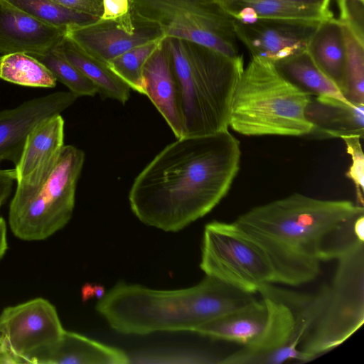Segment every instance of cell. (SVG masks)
Returning <instances> with one entry per match:
<instances>
[{
    "label": "cell",
    "instance_id": "1",
    "mask_svg": "<svg viewBox=\"0 0 364 364\" xmlns=\"http://www.w3.org/2000/svg\"><path fill=\"white\" fill-rule=\"evenodd\" d=\"M240 156V142L228 129L177 139L135 178L129 193L133 213L164 231L184 228L227 195Z\"/></svg>",
    "mask_w": 364,
    "mask_h": 364
},
{
    "label": "cell",
    "instance_id": "2",
    "mask_svg": "<svg viewBox=\"0 0 364 364\" xmlns=\"http://www.w3.org/2000/svg\"><path fill=\"white\" fill-rule=\"evenodd\" d=\"M362 215L363 205L350 200L295 193L254 207L233 223L264 250L275 283L299 286L318 276L322 262L361 241L353 225Z\"/></svg>",
    "mask_w": 364,
    "mask_h": 364
},
{
    "label": "cell",
    "instance_id": "3",
    "mask_svg": "<svg viewBox=\"0 0 364 364\" xmlns=\"http://www.w3.org/2000/svg\"><path fill=\"white\" fill-rule=\"evenodd\" d=\"M211 276L196 285L158 290L117 283L96 305L109 326L123 334L193 331L200 326L241 308L255 298Z\"/></svg>",
    "mask_w": 364,
    "mask_h": 364
},
{
    "label": "cell",
    "instance_id": "4",
    "mask_svg": "<svg viewBox=\"0 0 364 364\" xmlns=\"http://www.w3.org/2000/svg\"><path fill=\"white\" fill-rule=\"evenodd\" d=\"M177 79L185 136L227 130L232 97L244 70L231 58L193 42L166 37Z\"/></svg>",
    "mask_w": 364,
    "mask_h": 364
},
{
    "label": "cell",
    "instance_id": "5",
    "mask_svg": "<svg viewBox=\"0 0 364 364\" xmlns=\"http://www.w3.org/2000/svg\"><path fill=\"white\" fill-rule=\"evenodd\" d=\"M310 98L272 61L252 57L234 92L229 127L245 136L308 135L312 129L306 117Z\"/></svg>",
    "mask_w": 364,
    "mask_h": 364
},
{
    "label": "cell",
    "instance_id": "6",
    "mask_svg": "<svg viewBox=\"0 0 364 364\" xmlns=\"http://www.w3.org/2000/svg\"><path fill=\"white\" fill-rule=\"evenodd\" d=\"M327 284L313 294L261 287L268 318L262 334L252 343L221 359L222 364H282L305 363L301 347L320 312Z\"/></svg>",
    "mask_w": 364,
    "mask_h": 364
},
{
    "label": "cell",
    "instance_id": "7",
    "mask_svg": "<svg viewBox=\"0 0 364 364\" xmlns=\"http://www.w3.org/2000/svg\"><path fill=\"white\" fill-rule=\"evenodd\" d=\"M336 260L321 309L301 347L305 363L342 344L364 323V242Z\"/></svg>",
    "mask_w": 364,
    "mask_h": 364
},
{
    "label": "cell",
    "instance_id": "8",
    "mask_svg": "<svg viewBox=\"0 0 364 364\" xmlns=\"http://www.w3.org/2000/svg\"><path fill=\"white\" fill-rule=\"evenodd\" d=\"M84 161L83 151L64 146L44 184L22 202L10 203L9 224L16 237L26 241L42 240L67 225L73 213Z\"/></svg>",
    "mask_w": 364,
    "mask_h": 364
},
{
    "label": "cell",
    "instance_id": "9",
    "mask_svg": "<svg viewBox=\"0 0 364 364\" xmlns=\"http://www.w3.org/2000/svg\"><path fill=\"white\" fill-rule=\"evenodd\" d=\"M200 267L205 275L253 294L263 285L275 283L264 250L233 222L205 225Z\"/></svg>",
    "mask_w": 364,
    "mask_h": 364
},
{
    "label": "cell",
    "instance_id": "10",
    "mask_svg": "<svg viewBox=\"0 0 364 364\" xmlns=\"http://www.w3.org/2000/svg\"><path fill=\"white\" fill-rule=\"evenodd\" d=\"M64 331L55 306L43 298L6 307L0 314V338L17 363H38Z\"/></svg>",
    "mask_w": 364,
    "mask_h": 364
},
{
    "label": "cell",
    "instance_id": "11",
    "mask_svg": "<svg viewBox=\"0 0 364 364\" xmlns=\"http://www.w3.org/2000/svg\"><path fill=\"white\" fill-rule=\"evenodd\" d=\"M131 18L68 27L65 36L89 54L108 63L136 46L165 37L161 26L132 10Z\"/></svg>",
    "mask_w": 364,
    "mask_h": 364
},
{
    "label": "cell",
    "instance_id": "12",
    "mask_svg": "<svg viewBox=\"0 0 364 364\" xmlns=\"http://www.w3.org/2000/svg\"><path fill=\"white\" fill-rule=\"evenodd\" d=\"M64 124L58 114L38 124L28 136L15 166L17 187L11 204L22 202L46 181L64 146Z\"/></svg>",
    "mask_w": 364,
    "mask_h": 364
},
{
    "label": "cell",
    "instance_id": "13",
    "mask_svg": "<svg viewBox=\"0 0 364 364\" xmlns=\"http://www.w3.org/2000/svg\"><path fill=\"white\" fill-rule=\"evenodd\" d=\"M319 23L260 18L245 24L235 19L233 28L252 57L275 62L305 50Z\"/></svg>",
    "mask_w": 364,
    "mask_h": 364
},
{
    "label": "cell",
    "instance_id": "14",
    "mask_svg": "<svg viewBox=\"0 0 364 364\" xmlns=\"http://www.w3.org/2000/svg\"><path fill=\"white\" fill-rule=\"evenodd\" d=\"M77 98L70 91H59L1 111L0 164L3 161H9L16 166L30 133L45 120L60 114Z\"/></svg>",
    "mask_w": 364,
    "mask_h": 364
},
{
    "label": "cell",
    "instance_id": "15",
    "mask_svg": "<svg viewBox=\"0 0 364 364\" xmlns=\"http://www.w3.org/2000/svg\"><path fill=\"white\" fill-rule=\"evenodd\" d=\"M153 20L161 26L165 37L189 41L231 58L241 55L236 45L233 18L173 11L159 14Z\"/></svg>",
    "mask_w": 364,
    "mask_h": 364
},
{
    "label": "cell",
    "instance_id": "16",
    "mask_svg": "<svg viewBox=\"0 0 364 364\" xmlns=\"http://www.w3.org/2000/svg\"><path fill=\"white\" fill-rule=\"evenodd\" d=\"M65 28L38 20L0 1V54L43 55L64 38Z\"/></svg>",
    "mask_w": 364,
    "mask_h": 364
},
{
    "label": "cell",
    "instance_id": "17",
    "mask_svg": "<svg viewBox=\"0 0 364 364\" xmlns=\"http://www.w3.org/2000/svg\"><path fill=\"white\" fill-rule=\"evenodd\" d=\"M143 77L144 95L164 118L176 139L185 136L179 89L166 37L146 60Z\"/></svg>",
    "mask_w": 364,
    "mask_h": 364
},
{
    "label": "cell",
    "instance_id": "18",
    "mask_svg": "<svg viewBox=\"0 0 364 364\" xmlns=\"http://www.w3.org/2000/svg\"><path fill=\"white\" fill-rule=\"evenodd\" d=\"M306 117L312 126L309 134L321 138L356 136L363 139L364 104L331 96H311Z\"/></svg>",
    "mask_w": 364,
    "mask_h": 364
},
{
    "label": "cell",
    "instance_id": "19",
    "mask_svg": "<svg viewBox=\"0 0 364 364\" xmlns=\"http://www.w3.org/2000/svg\"><path fill=\"white\" fill-rule=\"evenodd\" d=\"M268 318L264 302L255 299L248 304L210 321L195 333L215 339L250 344L263 332Z\"/></svg>",
    "mask_w": 364,
    "mask_h": 364
},
{
    "label": "cell",
    "instance_id": "20",
    "mask_svg": "<svg viewBox=\"0 0 364 364\" xmlns=\"http://www.w3.org/2000/svg\"><path fill=\"white\" fill-rule=\"evenodd\" d=\"M306 50L342 93L346 64L342 23L333 16L321 21L310 37Z\"/></svg>",
    "mask_w": 364,
    "mask_h": 364
},
{
    "label": "cell",
    "instance_id": "21",
    "mask_svg": "<svg viewBox=\"0 0 364 364\" xmlns=\"http://www.w3.org/2000/svg\"><path fill=\"white\" fill-rule=\"evenodd\" d=\"M130 363L122 350L77 333L65 331L61 339L38 360L40 364H124Z\"/></svg>",
    "mask_w": 364,
    "mask_h": 364
},
{
    "label": "cell",
    "instance_id": "22",
    "mask_svg": "<svg viewBox=\"0 0 364 364\" xmlns=\"http://www.w3.org/2000/svg\"><path fill=\"white\" fill-rule=\"evenodd\" d=\"M60 54L91 80L97 93L125 104L130 97V87L100 60L89 54L66 36L55 47Z\"/></svg>",
    "mask_w": 364,
    "mask_h": 364
},
{
    "label": "cell",
    "instance_id": "23",
    "mask_svg": "<svg viewBox=\"0 0 364 364\" xmlns=\"http://www.w3.org/2000/svg\"><path fill=\"white\" fill-rule=\"evenodd\" d=\"M272 63L288 81L310 96H331L346 100L339 88L317 67L306 50Z\"/></svg>",
    "mask_w": 364,
    "mask_h": 364
},
{
    "label": "cell",
    "instance_id": "24",
    "mask_svg": "<svg viewBox=\"0 0 364 364\" xmlns=\"http://www.w3.org/2000/svg\"><path fill=\"white\" fill-rule=\"evenodd\" d=\"M230 16L243 7H250L259 18H275L308 22H321L333 17L317 9L284 0H215Z\"/></svg>",
    "mask_w": 364,
    "mask_h": 364
},
{
    "label": "cell",
    "instance_id": "25",
    "mask_svg": "<svg viewBox=\"0 0 364 364\" xmlns=\"http://www.w3.org/2000/svg\"><path fill=\"white\" fill-rule=\"evenodd\" d=\"M0 79L31 87H55L57 80L37 58L23 53L0 55Z\"/></svg>",
    "mask_w": 364,
    "mask_h": 364
},
{
    "label": "cell",
    "instance_id": "26",
    "mask_svg": "<svg viewBox=\"0 0 364 364\" xmlns=\"http://www.w3.org/2000/svg\"><path fill=\"white\" fill-rule=\"evenodd\" d=\"M0 1L38 20L65 28L73 26L90 24L100 19L90 14L65 8L50 0H0Z\"/></svg>",
    "mask_w": 364,
    "mask_h": 364
},
{
    "label": "cell",
    "instance_id": "27",
    "mask_svg": "<svg viewBox=\"0 0 364 364\" xmlns=\"http://www.w3.org/2000/svg\"><path fill=\"white\" fill-rule=\"evenodd\" d=\"M343 31L346 64L342 94L351 103L364 104V43L360 41L344 25Z\"/></svg>",
    "mask_w": 364,
    "mask_h": 364
},
{
    "label": "cell",
    "instance_id": "28",
    "mask_svg": "<svg viewBox=\"0 0 364 364\" xmlns=\"http://www.w3.org/2000/svg\"><path fill=\"white\" fill-rule=\"evenodd\" d=\"M130 3L132 10L146 19L173 11L192 12L218 18H232L215 0H130Z\"/></svg>",
    "mask_w": 364,
    "mask_h": 364
},
{
    "label": "cell",
    "instance_id": "29",
    "mask_svg": "<svg viewBox=\"0 0 364 364\" xmlns=\"http://www.w3.org/2000/svg\"><path fill=\"white\" fill-rule=\"evenodd\" d=\"M163 38L133 48L111 60L107 65L130 89L144 95V66Z\"/></svg>",
    "mask_w": 364,
    "mask_h": 364
},
{
    "label": "cell",
    "instance_id": "30",
    "mask_svg": "<svg viewBox=\"0 0 364 364\" xmlns=\"http://www.w3.org/2000/svg\"><path fill=\"white\" fill-rule=\"evenodd\" d=\"M33 57L52 73L57 81L65 85L77 97H93L97 93L95 84L65 59L55 48L46 55Z\"/></svg>",
    "mask_w": 364,
    "mask_h": 364
},
{
    "label": "cell",
    "instance_id": "31",
    "mask_svg": "<svg viewBox=\"0 0 364 364\" xmlns=\"http://www.w3.org/2000/svg\"><path fill=\"white\" fill-rule=\"evenodd\" d=\"M346 151L350 155L352 164L346 172V176L352 180L356 190L358 200L363 204L364 190V154L362 150L360 136L343 137Z\"/></svg>",
    "mask_w": 364,
    "mask_h": 364
},
{
    "label": "cell",
    "instance_id": "32",
    "mask_svg": "<svg viewBox=\"0 0 364 364\" xmlns=\"http://www.w3.org/2000/svg\"><path fill=\"white\" fill-rule=\"evenodd\" d=\"M339 18L357 38L364 43V2L360 0H336Z\"/></svg>",
    "mask_w": 364,
    "mask_h": 364
},
{
    "label": "cell",
    "instance_id": "33",
    "mask_svg": "<svg viewBox=\"0 0 364 364\" xmlns=\"http://www.w3.org/2000/svg\"><path fill=\"white\" fill-rule=\"evenodd\" d=\"M102 19L117 21L132 16L130 0H102Z\"/></svg>",
    "mask_w": 364,
    "mask_h": 364
},
{
    "label": "cell",
    "instance_id": "34",
    "mask_svg": "<svg viewBox=\"0 0 364 364\" xmlns=\"http://www.w3.org/2000/svg\"><path fill=\"white\" fill-rule=\"evenodd\" d=\"M65 8L101 18L102 0H50Z\"/></svg>",
    "mask_w": 364,
    "mask_h": 364
},
{
    "label": "cell",
    "instance_id": "35",
    "mask_svg": "<svg viewBox=\"0 0 364 364\" xmlns=\"http://www.w3.org/2000/svg\"><path fill=\"white\" fill-rule=\"evenodd\" d=\"M16 181V171L14 169H0V205L9 197Z\"/></svg>",
    "mask_w": 364,
    "mask_h": 364
},
{
    "label": "cell",
    "instance_id": "36",
    "mask_svg": "<svg viewBox=\"0 0 364 364\" xmlns=\"http://www.w3.org/2000/svg\"><path fill=\"white\" fill-rule=\"evenodd\" d=\"M306 7L317 9L326 14L333 15L329 9L331 0H284Z\"/></svg>",
    "mask_w": 364,
    "mask_h": 364
},
{
    "label": "cell",
    "instance_id": "37",
    "mask_svg": "<svg viewBox=\"0 0 364 364\" xmlns=\"http://www.w3.org/2000/svg\"><path fill=\"white\" fill-rule=\"evenodd\" d=\"M105 294V287L99 284H86L82 288L83 301L93 297L101 299Z\"/></svg>",
    "mask_w": 364,
    "mask_h": 364
},
{
    "label": "cell",
    "instance_id": "38",
    "mask_svg": "<svg viewBox=\"0 0 364 364\" xmlns=\"http://www.w3.org/2000/svg\"><path fill=\"white\" fill-rule=\"evenodd\" d=\"M8 249L6 225L2 217H0V260Z\"/></svg>",
    "mask_w": 364,
    "mask_h": 364
},
{
    "label": "cell",
    "instance_id": "39",
    "mask_svg": "<svg viewBox=\"0 0 364 364\" xmlns=\"http://www.w3.org/2000/svg\"><path fill=\"white\" fill-rule=\"evenodd\" d=\"M16 363V360L0 338V364Z\"/></svg>",
    "mask_w": 364,
    "mask_h": 364
},
{
    "label": "cell",
    "instance_id": "40",
    "mask_svg": "<svg viewBox=\"0 0 364 364\" xmlns=\"http://www.w3.org/2000/svg\"><path fill=\"white\" fill-rule=\"evenodd\" d=\"M353 230L356 237L364 241V215L359 216L355 221Z\"/></svg>",
    "mask_w": 364,
    "mask_h": 364
},
{
    "label": "cell",
    "instance_id": "41",
    "mask_svg": "<svg viewBox=\"0 0 364 364\" xmlns=\"http://www.w3.org/2000/svg\"><path fill=\"white\" fill-rule=\"evenodd\" d=\"M360 1H363V2H364V0H360Z\"/></svg>",
    "mask_w": 364,
    "mask_h": 364
},
{
    "label": "cell",
    "instance_id": "42",
    "mask_svg": "<svg viewBox=\"0 0 364 364\" xmlns=\"http://www.w3.org/2000/svg\"><path fill=\"white\" fill-rule=\"evenodd\" d=\"M1 206V205H0V207Z\"/></svg>",
    "mask_w": 364,
    "mask_h": 364
}]
</instances>
